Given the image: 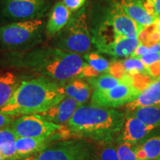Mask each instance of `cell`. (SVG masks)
Returning <instances> with one entry per match:
<instances>
[{
    "instance_id": "cell-1",
    "label": "cell",
    "mask_w": 160,
    "mask_h": 160,
    "mask_svg": "<svg viewBox=\"0 0 160 160\" xmlns=\"http://www.w3.org/2000/svg\"><path fill=\"white\" fill-rule=\"evenodd\" d=\"M87 62L79 54L54 46L8 51L0 57V66L28 71L65 83L79 78Z\"/></svg>"
},
{
    "instance_id": "cell-2",
    "label": "cell",
    "mask_w": 160,
    "mask_h": 160,
    "mask_svg": "<svg viewBox=\"0 0 160 160\" xmlns=\"http://www.w3.org/2000/svg\"><path fill=\"white\" fill-rule=\"evenodd\" d=\"M126 114L115 108L81 105L66 123L69 133L97 142H113L125 123Z\"/></svg>"
},
{
    "instance_id": "cell-3",
    "label": "cell",
    "mask_w": 160,
    "mask_h": 160,
    "mask_svg": "<svg viewBox=\"0 0 160 160\" xmlns=\"http://www.w3.org/2000/svg\"><path fill=\"white\" fill-rule=\"evenodd\" d=\"M66 97L63 83L39 77L22 81L13 97L0 111L7 114H41Z\"/></svg>"
},
{
    "instance_id": "cell-4",
    "label": "cell",
    "mask_w": 160,
    "mask_h": 160,
    "mask_svg": "<svg viewBox=\"0 0 160 160\" xmlns=\"http://www.w3.org/2000/svg\"><path fill=\"white\" fill-rule=\"evenodd\" d=\"M92 43L85 7L72 15L68 23L56 34L53 40L54 47L79 55L88 53Z\"/></svg>"
},
{
    "instance_id": "cell-5",
    "label": "cell",
    "mask_w": 160,
    "mask_h": 160,
    "mask_svg": "<svg viewBox=\"0 0 160 160\" xmlns=\"http://www.w3.org/2000/svg\"><path fill=\"white\" fill-rule=\"evenodd\" d=\"M44 23L41 19L17 21L0 26V45L8 51L32 48L42 38Z\"/></svg>"
},
{
    "instance_id": "cell-6",
    "label": "cell",
    "mask_w": 160,
    "mask_h": 160,
    "mask_svg": "<svg viewBox=\"0 0 160 160\" xmlns=\"http://www.w3.org/2000/svg\"><path fill=\"white\" fill-rule=\"evenodd\" d=\"M95 149L96 145L83 138L64 140L22 160H93Z\"/></svg>"
},
{
    "instance_id": "cell-7",
    "label": "cell",
    "mask_w": 160,
    "mask_h": 160,
    "mask_svg": "<svg viewBox=\"0 0 160 160\" xmlns=\"http://www.w3.org/2000/svg\"><path fill=\"white\" fill-rule=\"evenodd\" d=\"M11 128L17 137H50L62 129V126L51 122L41 114L21 116L13 121Z\"/></svg>"
},
{
    "instance_id": "cell-8",
    "label": "cell",
    "mask_w": 160,
    "mask_h": 160,
    "mask_svg": "<svg viewBox=\"0 0 160 160\" xmlns=\"http://www.w3.org/2000/svg\"><path fill=\"white\" fill-rule=\"evenodd\" d=\"M141 91L134 83L123 82L105 91H94L91 102L92 105L118 108L133 101Z\"/></svg>"
},
{
    "instance_id": "cell-9",
    "label": "cell",
    "mask_w": 160,
    "mask_h": 160,
    "mask_svg": "<svg viewBox=\"0 0 160 160\" xmlns=\"http://www.w3.org/2000/svg\"><path fill=\"white\" fill-rule=\"evenodd\" d=\"M48 8V0H2L1 12L4 17L14 21L37 19Z\"/></svg>"
},
{
    "instance_id": "cell-10",
    "label": "cell",
    "mask_w": 160,
    "mask_h": 160,
    "mask_svg": "<svg viewBox=\"0 0 160 160\" xmlns=\"http://www.w3.org/2000/svg\"><path fill=\"white\" fill-rule=\"evenodd\" d=\"M111 24L120 37L138 38L144 26L129 17L117 2L114 1L107 11L104 19Z\"/></svg>"
},
{
    "instance_id": "cell-11",
    "label": "cell",
    "mask_w": 160,
    "mask_h": 160,
    "mask_svg": "<svg viewBox=\"0 0 160 160\" xmlns=\"http://www.w3.org/2000/svg\"><path fill=\"white\" fill-rule=\"evenodd\" d=\"M155 130L146 125L141 120L134 116L126 114L125 123L116 142L137 145Z\"/></svg>"
},
{
    "instance_id": "cell-12",
    "label": "cell",
    "mask_w": 160,
    "mask_h": 160,
    "mask_svg": "<svg viewBox=\"0 0 160 160\" xmlns=\"http://www.w3.org/2000/svg\"><path fill=\"white\" fill-rule=\"evenodd\" d=\"M82 104L71 97H66L61 102L53 105L41 115L51 122L61 125L67 123Z\"/></svg>"
},
{
    "instance_id": "cell-13",
    "label": "cell",
    "mask_w": 160,
    "mask_h": 160,
    "mask_svg": "<svg viewBox=\"0 0 160 160\" xmlns=\"http://www.w3.org/2000/svg\"><path fill=\"white\" fill-rule=\"evenodd\" d=\"M128 112L145 106H160V77L149 82L137 97L126 105Z\"/></svg>"
},
{
    "instance_id": "cell-14",
    "label": "cell",
    "mask_w": 160,
    "mask_h": 160,
    "mask_svg": "<svg viewBox=\"0 0 160 160\" xmlns=\"http://www.w3.org/2000/svg\"><path fill=\"white\" fill-rule=\"evenodd\" d=\"M133 149L138 160H160V130L156 129Z\"/></svg>"
},
{
    "instance_id": "cell-15",
    "label": "cell",
    "mask_w": 160,
    "mask_h": 160,
    "mask_svg": "<svg viewBox=\"0 0 160 160\" xmlns=\"http://www.w3.org/2000/svg\"><path fill=\"white\" fill-rule=\"evenodd\" d=\"M72 11L66 7L63 2H58L52 8L46 25V33L49 37L55 36L68 23Z\"/></svg>"
},
{
    "instance_id": "cell-16",
    "label": "cell",
    "mask_w": 160,
    "mask_h": 160,
    "mask_svg": "<svg viewBox=\"0 0 160 160\" xmlns=\"http://www.w3.org/2000/svg\"><path fill=\"white\" fill-rule=\"evenodd\" d=\"M116 2L130 17L144 27L152 25L157 19L147 11L142 0H117Z\"/></svg>"
},
{
    "instance_id": "cell-17",
    "label": "cell",
    "mask_w": 160,
    "mask_h": 160,
    "mask_svg": "<svg viewBox=\"0 0 160 160\" xmlns=\"http://www.w3.org/2000/svg\"><path fill=\"white\" fill-rule=\"evenodd\" d=\"M50 137H17L15 142L16 151L19 160L34 154L47 147L51 142Z\"/></svg>"
},
{
    "instance_id": "cell-18",
    "label": "cell",
    "mask_w": 160,
    "mask_h": 160,
    "mask_svg": "<svg viewBox=\"0 0 160 160\" xmlns=\"http://www.w3.org/2000/svg\"><path fill=\"white\" fill-rule=\"evenodd\" d=\"M139 44L138 38L121 37L111 45L99 50V52L117 58L131 57Z\"/></svg>"
},
{
    "instance_id": "cell-19",
    "label": "cell",
    "mask_w": 160,
    "mask_h": 160,
    "mask_svg": "<svg viewBox=\"0 0 160 160\" xmlns=\"http://www.w3.org/2000/svg\"><path fill=\"white\" fill-rule=\"evenodd\" d=\"M64 88L66 97L73 98L82 105H84L92 95L91 85L86 80L81 78L69 80Z\"/></svg>"
},
{
    "instance_id": "cell-20",
    "label": "cell",
    "mask_w": 160,
    "mask_h": 160,
    "mask_svg": "<svg viewBox=\"0 0 160 160\" xmlns=\"http://www.w3.org/2000/svg\"><path fill=\"white\" fill-rule=\"evenodd\" d=\"M86 81L91 85V88L94 91H105L111 89L119 84L123 82L134 83L133 78L126 74L122 77H117L109 73H104L95 77L85 79ZM135 85V83H134Z\"/></svg>"
},
{
    "instance_id": "cell-21",
    "label": "cell",
    "mask_w": 160,
    "mask_h": 160,
    "mask_svg": "<svg viewBox=\"0 0 160 160\" xmlns=\"http://www.w3.org/2000/svg\"><path fill=\"white\" fill-rule=\"evenodd\" d=\"M21 82L20 78L12 72L0 74V110L10 101Z\"/></svg>"
},
{
    "instance_id": "cell-22",
    "label": "cell",
    "mask_w": 160,
    "mask_h": 160,
    "mask_svg": "<svg viewBox=\"0 0 160 160\" xmlns=\"http://www.w3.org/2000/svg\"><path fill=\"white\" fill-rule=\"evenodd\" d=\"M154 130L160 128V106H145L128 112Z\"/></svg>"
},
{
    "instance_id": "cell-23",
    "label": "cell",
    "mask_w": 160,
    "mask_h": 160,
    "mask_svg": "<svg viewBox=\"0 0 160 160\" xmlns=\"http://www.w3.org/2000/svg\"><path fill=\"white\" fill-rule=\"evenodd\" d=\"M119 62L125 75L128 74L132 77L139 76L150 77L147 68L139 58L130 57L125 60L119 61Z\"/></svg>"
},
{
    "instance_id": "cell-24",
    "label": "cell",
    "mask_w": 160,
    "mask_h": 160,
    "mask_svg": "<svg viewBox=\"0 0 160 160\" xmlns=\"http://www.w3.org/2000/svg\"><path fill=\"white\" fill-rule=\"evenodd\" d=\"M93 160H119L116 145L113 142H97Z\"/></svg>"
},
{
    "instance_id": "cell-25",
    "label": "cell",
    "mask_w": 160,
    "mask_h": 160,
    "mask_svg": "<svg viewBox=\"0 0 160 160\" xmlns=\"http://www.w3.org/2000/svg\"><path fill=\"white\" fill-rule=\"evenodd\" d=\"M82 57L86 62L95 71H97L99 74L108 72L111 63L98 53H87L84 54Z\"/></svg>"
},
{
    "instance_id": "cell-26",
    "label": "cell",
    "mask_w": 160,
    "mask_h": 160,
    "mask_svg": "<svg viewBox=\"0 0 160 160\" xmlns=\"http://www.w3.org/2000/svg\"><path fill=\"white\" fill-rule=\"evenodd\" d=\"M116 144L119 160H138L133 145L122 142H116Z\"/></svg>"
},
{
    "instance_id": "cell-27",
    "label": "cell",
    "mask_w": 160,
    "mask_h": 160,
    "mask_svg": "<svg viewBox=\"0 0 160 160\" xmlns=\"http://www.w3.org/2000/svg\"><path fill=\"white\" fill-rule=\"evenodd\" d=\"M147 11L155 19L160 17V0H142Z\"/></svg>"
},
{
    "instance_id": "cell-28",
    "label": "cell",
    "mask_w": 160,
    "mask_h": 160,
    "mask_svg": "<svg viewBox=\"0 0 160 160\" xmlns=\"http://www.w3.org/2000/svg\"><path fill=\"white\" fill-rule=\"evenodd\" d=\"M17 136L15 134L11 127L0 129V146L6 143L15 142Z\"/></svg>"
},
{
    "instance_id": "cell-29",
    "label": "cell",
    "mask_w": 160,
    "mask_h": 160,
    "mask_svg": "<svg viewBox=\"0 0 160 160\" xmlns=\"http://www.w3.org/2000/svg\"><path fill=\"white\" fill-rule=\"evenodd\" d=\"M137 58H139L147 68L152 64L160 61V53H147V54L141 56V57Z\"/></svg>"
},
{
    "instance_id": "cell-30",
    "label": "cell",
    "mask_w": 160,
    "mask_h": 160,
    "mask_svg": "<svg viewBox=\"0 0 160 160\" xmlns=\"http://www.w3.org/2000/svg\"><path fill=\"white\" fill-rule=\"evenodd\" d=\"M87 0H62L63 3L71 11H77L83 7Z\"/></svg>"
},
{
    "instance_id": "cell-31",
    "label": "cell",
    "mask_w": 160,
    "mask_h": 160,
    "mask_svg": "<svg viewBox=\"0 0 160 160\" xmlns=\"http://www.w3.org/2000/svg\"><path fill=\"white\" fill-rule=\"evenodd\" d=\"M14 120L15 118L13 116L8 115L0 111V129L11 127Z\"/></svg>"
},
{
    "instance_id": "cell-32",
    "label": "cell",
    "mask_w": 160,
    "mask_h": 160,
    "mask_svg": "<svg viewBox=\"0 0 160 160\" xmlns=\"http://www.w3.org/2000/svg\"><path fill=\"white\" fill-rule=\"evenodd\" d=\"M147 69L149 76L153 80L160 77V61L149 65Z\"/></svg>"
},
{
    "instance_id": "cell-33",
    "label": "cell",
    "mask_w": 160,
    "mask_h": 160,
    "mask_svg": "<svg viewBox=\"0 0 160 160\" xmlns=\"http://www.w3.org/2000/svg\"><path fill=\"white\" fill-rule=\"evenodd\" d=\"M147 53H149V47L148 46L143 45V44L139 43L137 46V48L134 50L131 57H139L141 56L145 55Z\"/></svg>"
},
{
    "instance_id": "cell-34",
    "label": "cell",
    "mask_w": 160,
    "mask_h": 160,
    "mask_svg": "<svg viewBox=\"0 0 160 160\" xmlns=\"http://www.w3.org/2000/svg\"><path fill=\"white\" fill-rule=\"evenodd\" d=\"M155 24H156V27H157V31L159 33V37H160V17L157 18L155 21Z\"/></svg>"
},
{
    "instance_id": "cell-35",
    "label": "cell",
    "mask_w": 160,
    "mask_h": 160,
    "mask_svg": "<svg viewBox=\"0 0 160 160\" xmlns=\"http://www.w3.org/2000/svg\"><path fill=\"white\" fill-rule=\"evenodd\" d=\"M0 160H6L5 159V157H4L3 156H2V153H1V152H0Z\"/></svg>"
}]
</instances>
